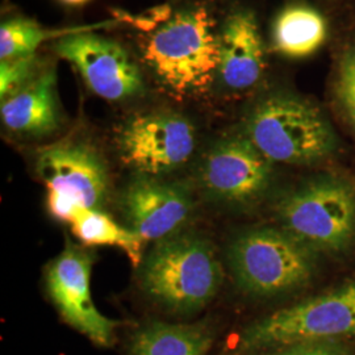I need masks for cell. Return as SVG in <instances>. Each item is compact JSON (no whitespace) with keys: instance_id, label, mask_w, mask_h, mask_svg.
Segmentation results:
<instances>
[{"instance_id":"8fae6325","label":"cell","mask_w":355,"mask_h":355,"mask_svg":"<svg viewBox=\"0 0 355 355\" xmlns=\"http://www.w3.org/2000/svg\"><path fill=\"white\" fill-rule=\"evenodd\" d=\"M55 51L79 70L89 89L108 102L140 95L144 79L139 66L112 40L82 32L60 38Z\"/></svg>"},{"instance_id":"9c48e42d","label":"cell","mask_w":355,"mask_h":355,"mask_svg":"<svg viewBox=\"0 0 355 355\" xmlns=\"http://www.w3.org/2000/svg\"><path fill=\"white\" fill-rule=\"evenodd\" d=\"M272 162L246 136L216 142L204 155L199 182L208 196L229 205H249L268 190Z\"/></svg>"},{"instance_id":"e0dca14e","label":"cell","mask_w":355,"mask_h":355,"mask_svg":"<svg viewBox=\"0 0 355 355\" xmlns=\"http://www.w3.org/2000/svg\"><path fill=\"white\" fill-rule=\"evenodd\" d=\"M76 240L85 246H114L127 254L139 268L144 261L145 240L133 229L124 228L101 209H82L70 224Z\"/></svg>"},{"instance_id":"ba28073f","label":"cell","mask_w":355,"mask_h":355,"mask_svg":"<svg viewBox=\"0 0 355 355\" xmlns=\"http://www.w3.org/2000/svg\"><path fill=\"white\" fill-rule=\"evenodd\" d=\"M94 257L66 240L64 250L46 268L45 284L51 303L66 324L99 347H112L120 322L104 316L91 295Z\"/></svg>"},{"instance_id":"52a82bcc","label":"cell","mask_w":355,"mask_h":355,"mask_svg":"<svg viewBox=\"0 0 355 355\" xmlns=\"http://www.w3.org/2000/svg\"><path fill=\"white\" fill-rule=\"evenodd\" d=\"M114 141L120 161L136 175L162 178L190 162L198 136L183 114L154 111L129 117Z\"/></svg>"},{"instance_id":"5bb4252c","label":"cell","mask_w":355,"mask_h":355,"mask_svg":"<svg viewBox=\"0 0 355 355\" xmlns=\"http://www.w3.org/2000/svg\"><path fill=\"white\" fill-rule=\"evenodd\" d=\"M55 83V74L45 71L1 101L3 125L21 136L41 137L54 133L61 125Z\"/></svg>"},{"instance_id":"30bf717a","label":"cell","mask_w":355,"mask_h":355,"mask_svg":"<svg viewBox=\"0 0 355 355\" xmlns=\"http://www.w3.org/2000/svg\"><path fill=\"white\" fill-rule=\"evenodd\" d=\"M35 167L48 192L69 196L83 209H101L108 199L107 166L83 141L66 139L38 149Z\"/></svg>"},{"instance_id":"7a4b0ae2","label":"cell","mask_w":355,"mask_h":355,"mask_svg":"<svg viewBox=\"0 0 355 355\" xmlns=\"http://www.w3.org/2000/svg\"><path fill=\"white\" fill-rule=\"evenodd\" d=\"M144 61L173 95L205 94L220 70V36L204 7L170 16L142 44Z\"/></svg>"},{"instance_id":"9a60e30c","label":"cell","mask_w":355,"mask_h":355,"mask_svg":"<svg viewBox=\"0 0 355 355\" xmlns=\"http://www.w3.org/2000/svg\"><path fill=\"white\" fill-rule=\"evenodd\" d=\"M214 334L205 324H168L152 321L130 340V355H207Z\"/></svg>"},{"instance_id":"d6986e66","label":"cell","mask_w":355,"mask_h":355,"mask_svg":"<svg viewBox=\"0 0 355 355\" xmlns=\"http://www.w3.org/2000/svg\"><path fill=\"white\" fill-rule=\"evenodd\" d=\"M334 91L343 114L355 130V46L345 51L338 64Z\"/></svg>"},{"instance_id":"6da1fadb","label":"cell","mask_w":355,"mask_h":355,"mask_svg":"<svg viewBox=\"0 0 355 355\" xmlns=\"http://www.w3.org/2000/svg\"><path fill=\"white\" fill-rule=\"evenodd\" d=\"M224 271L214 243L200 234L180 233L154 243L140 266L144 292L175 313H193L220 291Z\"/></svg>"},{"instance_id":"8992f818","label":"cell","mask_w":355,"mask_h":355,"mask_svg":"<svg viewBox=\"0 0 355 355\" xmlns=\"http://www.w3.org/2000/svg\"><path fill=\"white\" fill-rule=\"evenodd\" d=\"M280 228L318 254H343L355 245V186L322 174L287 191L275 205Z\"/></svg>"},{"instance_id":"4fadbf2b","label":"cell","mask_w":355,"mask_h":355,"mask_svg":"<svg viewBox=\"0 0 355 355\" xmlns=\"http://www.w3.org/2000/svg\"><path fill=\"white\" fill-rule=\"evenodd\" d=\"M220 70L230 89H252L265 70V48L255 16L249 11L230 15L220 35Z\"/></svg>"},{"instance_id":"277c9868","label":"cell","mask_w":355,"mask_h":355,"mask_svg":"<svg viewBox=\"0 0 355 355\" xmlns=\"http://www.w3.org/2000/svg\"><path fill=\"white\" fill-rule=\"evenodd\" d=\"M227 258L236 286L257 297L303 290L318 274V252L283 228L241 232L229 243Z\"/></svg>"},{"instance_id":"44dd1931","label":"cell","mask_w":355,"mask_h":355,"mask_svg":"<svg viewBox=\"0 0 355 355\" xmlns=\"http://www.w3.org/2000/svg\"><path fill=\"white\" fill-rule=\"evenodd\" d=\"M263 355H355V350L343 341H318L296 343Z\"/></svg>"},{"instance_id":"7c38bea8","label":"cell","mask_w":355,"mask_h":355,"mask_svg":"<svg viewBox=\"0 0 355 355\" xmlns=\"http://www.w3.org/2000/svg\"><path fill=\"white\" fill-rule=\"evenodd\" d=\"M129 228L145 241H161L183 228L193 211L190 192L162 178L136 175L121 196Z\"/></svg>"},{"instance_id":"ffe728a7","label":"cell","mask_w":355,"mask_h":355,"mask_svg":"<svg viewBox=\"0 0 355 355\" xmlns=\"http://www.w3.org/2000/svg\"><path fill=\"white\" fill-rule=\"evenodd\" d=\"M37 66L36 54L4 60L0 64V96L1 101L24 87L35 76Z\"/></svg>"},{"instance_id":"603a6c76","label":"cell","mask_w":355,"mask_h":355,"mask_svg":"<svg viewBox=\"0 0 355 355\" xmlns=\"http://www.w3.org/2000/svg\"><path fill=\"white\" fill-rule=\"evenodd\" d=\"M64 3H67V4H82V3H85V1H87V0H64Z\"/></svg>"},{"instance_id":"ac0fdd59","label":"cell","mask_w":355,"mask_h":355,"mask_svg":"<svg viewBox=\"0 0 355 355\" xmlns=\"http://www.w3.org/2000/svg\"><path fill=\"white\" fill-rule=\"evenodd\" d=\"M104 24L49 31L28 19H12L4 21L0 26V60L4 61L35 54L38 46L49 38H62L74 33L91 32V29L102 28Z\"/></svg>"},{"instance_id":"3957f363","label":"cell","mask_w":355,"mask_h":355,"mask_svg":"<svg viewBox=\"0 0 355 355\" xmlns=\"http://www.w3.org/2000/svg\"><path fill=\"white\" fill-rule=\"evenodd\" d=\"M349 340H355V280L249 324L239 336L236 354H266L296 343Z\"/></svg>"},{"instance_id":"5b68a950","label":"cell","mask_w":355,"mask_h":355,"mask_svg":"<svg viewBox=\"0 0 355 355\" xmlns=\"http://www.w3.org/2000/svg\"><path fill=\"white\" fill-rule=\"evenodd\" d=\"M245 129L272 164L315 165L337 149V136L325 114L313 103L291 95H272L258 103Z\"/></svg>"},{"instance_id":"2e32d148","label":"cell","mask_w":355,"mask_h":355,"mask_svg":"<svg viewBox=\"0 0 355 355\" xmlns=\"http://www.w3.org/2000/svg\"><path fill=\"white\" fill-rule=\"evenodd\" d=\"M328 35L325 17L308 6H288L275 19L274 46L288 58L309 57L324 45Z\"/></svg>"},{"instance_id":"7402d4cb","label":"cell","mask_w":355,"mask_h":355,"mask_svg":"<svg viewBox=\"0 0 355 355\" xmlns=\"http://www.w3.org/2000/svg\"><path fill=\"white\" fill-rule=\"evenodd\" d=\"M46 207L55 220L66 224H71L74 217L83 209L74 199L55 192H48Z\"/></svg>"}]
</instances>
